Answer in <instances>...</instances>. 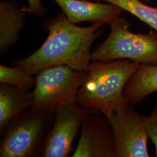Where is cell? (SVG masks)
<instances>
[{
	"instance_id": "cell-1",
	"label": "cell",
	"mask_w": 157,
	"mask_h": 157,
	"mask_svg": "<svg viewBox=\"0 0 157 157\" xmlns=\"http://www.w3.org/2000/svg\"><path fill=\"white\" fill-rule=\"evenodd\" d=\"M102 26L95 23L80 27L69 21L65 14H59L44 23L48 35L43 45L30 56L15 62L13 66L33 75L55 65L87 71L91 61V46L101 34L98 29Z\"/></svg>"
},
{
	"instance_id": "cell-2",
	"label": "cell",
	"mask_w": 157,
	"mask_h": 157,
	"mask_svg": "<svg viewBox=\"0 0 157 157\" xmlns=\"http://www.w3.org/2000/svg\"><path fill=\"white\" fill-rule=\"evenodd\" d=\"M139 63L129 59L92 61L80 88L76 103L90 113L109 117L130 103L124 87Z\"/></svg>"
},
{
	"instance_id": "cell-3",
	"label": "cell",
	"mask_w": 157,
	"mask_h": 157,
	"mask_svg": "<svg viewBox=\"0 0 157 157\" xmlns=\"http://www.w3.org/2000/svg\"><path fill=\"white\" fill-rule=\"evenodd\" d=\"M55 112L32 107L12 119L1 133L0 157L42 156Z\"/></svg>"
},
{
	"instance_id": "cell-4",
	"label": "cell",
	"mask_w": 157,
	"mask_h": 157,
	"mask_svg": "<svg viewBox=\"0 0 157 157\" xmlns=\"http://www.w3.org/2000/svg\"><path fill=\"white\" fill-rule=\"evenodd\" d=\"M109 25V36L91 52V61L129 59L138 63L157 65V33L132 32L129 23L120 17Z\"/></svg>"
},
{
	"instance_id": "cell-5",
	"label": "cell",
	"mask_w": 157,
	"mask_h": 157,
	"mask_svg": "<svg viewBox=\"0 0 157 157\" xmlns=\"http://www.w3.org/2000/svg\"><path fill=\"white\" fill-rule=\"evenodd\" d=\"M87 74V71H78L65 65L43 69L35 77L32 107L55 112L61 107L76 102L78 91Z\"/></svg>"
},
{
	"instance_id": "cell-6",
	"label": "cell",
	"mask_w": 157,
	"mask_h": 157,
	"mask_svg": "<svg viewBox=\"0 0 157 157\" xmlns=\"http://www.w3.org/2000/svg\"><path fill=\"white\" fill-rule=\"evenodd\" d=\"M129 104L107 117L112 126L115 143V157H148L146 116Z\"/></svg>"
},
{
	"instance_id": "cell-7",
	"label": "cell",
	"mask_w": 157,
	"mask_h": 157,
	"mask_svg": "<svg viewBox=\"0 0 157 157\" xmlns=\"http://www.w3.org/2000/svg\"><path fill=\"white\" fill-rule=\"evenodd\" d=\"M89 113L76 102L57 109L54 124L45 139L42 157H69L79 129Z\"/></svg>"
},
{
	"instance_id": "cell-8",
	"label": "cell",
	"mask_w": 157,
	"mask_h": 157,
	"mask_svg": "<svg viewBox=\"0 0 157 157\" xmlns=\"http://www.w3.org/2000/svg\"><path fill=\"white\" fill-rule=\"evenodd\" d=\"M72 157H115V137L105 115L89 113L85 117L78 144Z\"/></svg>"
},
{
	"instance_id": "cell-9",
	"label": "cell",
	"mask_w": 157,
	"mask_h": 157,
	"mask_svg": "<svg viewBox=\"0 0 157 157\" xmlns=\"http://www.w3.org/2000/svg\"><path fill=\"white\" fill-rule=\"evenodd\" d=\"M67 19L75 24L89 21L93 24L110 25L118 18L122 10L112 4L87 0H54Z\"/></svg>"
},
{
	"instance_id": "cell-10",
	"label": "cell",
	"mask_w": 157,
	"mask_h": 157,
	"mask_svg": "<svg viewBox=\"0 0 157 157\" xmlns=\"http://www.w3.org/2000/svg\"><path fill=\"white\" fill-rule=\"evenodd\" d=\"M33 107V94L30 90L11 84L0 85V132L17 115Z\"/></svg>"
},
{
	"instance_id": "cell-11",
	"label": "cell",
	"mask_w": 157,
	"mask_h": 157,
	"mask_svg": "<svg viewBox=\"0 0 157 157\" xmlns=\"http://www.w3.org/2000/svg\"><path fill=\"white\" fill-rule=\"evenodd\" d=\"M157 91V65L139 63L124 89V94L132 105Z\"/></svg>"
},
{
	"instance_id": "cell-12",
	"label": "cell",
	"mask_w": 157,
	"mask_h": 157,
	"mask_svg": "<svg viewBox=\"0 0 157 157\" xmlns=\"http://www.w3.org/2000/svg\"><path fill=\"white\" fill-rule=\"evenodd\" d=\"M26 12L11 2L0 4V52L4 54L19 39Z\"/></svg>"
},
{
	"instance_id": "cell-13",
	"label": "cell",
	"mask_w": 157,
	"mask_h": 157,
	"mask_svg": "<svg viewBox=\"0 0 157 157\" xmlns=\"http://www.w3.org/2000/svg\"><path fill=\"white\" fill-rule=\"evenodd\" d=\"M104 1L117 6L137 17L157 32V7L146 5L140 0H97Z\"/></svg>"
},
{
	"instance_id": "cell-14",
	"label": "cell",
	"mask_w": 157,
	"mask_h": 157,
	"mask_svg": "<svg viewBox=\"0 0 157 157\" xmlns=\"http://www.w3.org/2000/svg\"><path fill=\"white\" fill-rule=\"evenodd\" d=\"M0 82L11 84L23 90H30L35 86L36 78L19 67H10L1 64Z\"/></svg>"
},
{
	"instance_id": "cell-15",
	"label": "cell",
	"mask_w": 157,
	"mask_h": 157,
	"mask_svg": "<svg viewBox=\"0 0 157 157\" xmlns=\"http://www.w3.org/2000/svg\"><path fill=\"white\" fill-rule=\"evenodd\" d=\"M146 126L148 137L154 144L157 157V105L154 108L150 115L146 117Z\"/></svg>"
},
{
	"instance_id": "cell-16",
	"label": "cell",
	"mask_w": 157,
	"mask_h": 157,
	"mask_svg": "<svg viewBox=\"0 0 157 157\" xmlns=\"http://www.w3.org/2000/svg\"><path fill=\"white\" fill-rule=\"evenodd\" d=\"M28 6L22 8L24 11L37 17H42L44 15L45 10L41 0H28Z\"/></svg>"
},
{
	"instance_id": "cell-17",
	"label": "cell",
	"mask_w": 157,
	"mask_h": 157,
	"mask_svg": "<svg viewBox=\"0 0 157 157\" xmlns=\"http://www.w3.org/2000/svg\"><path fill=\"white\" fill-rule=\"evenodd\" d=\"M142 1H146V2H148V1H150V0H142Z\"/></svg>"
}]
</instances>
